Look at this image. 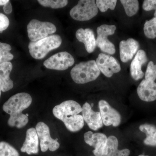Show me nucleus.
Listing matches in <instances>:
<instances>
[{
  "mask_svg": "<svg viewBox=\"0 0 156 156\" xmlns=\"http://www.w3.org/2000/svg\"><path fill=\"white\" fill-rule=\"evenodd\" d=\"M84 140L87 144L95 147L93 151L95 156H105L108 153V137L102 133H93L88 131L84 135Z\"/></svg>",
  "mask_w": 156,
  "mask_h": 156,
  "instance_id": "nucleus-10",
  "label": "nucleus"
},
{
  "mask_svg": "<svg viewBox=\"0 0 156 156\" xmlns=\"http://www.w3.org/2000/svg\"><path fill=\"white\" fill-rule=\"evenodd\" d=\"M82 116L84 121L90 129L96 131L103 126V122L99 112L94 111L89 103L86 102L82 107Z\"/></svg>",
  "mask_w": 156,
  "mask_h": 156,
  "instance_id": "nucleus-13",
  "label": "nucleus"
},
{
  "mask_svg": "<svg viewBox=\"0 0 156 156\" xmlns=\"http://www.w3.org/2000/svg\"><path fill=\"white\" fill-rule=\"evenodd\" d=\"M11 47L6 43L0 42V63L7 62L12 60L14 56L10 53Z\"/></svg>",
  "mask_w": 156,
  "mask_h": 156,
  "instance_id": "nucleus-22",
  "label": "nucleus"
},
{
  "mask_svg": "<svg viewBox=\"0 0 156 156\" xmlns=\"http://www.w3.org/2000/svg\"><path fill=\"white\" fill-rule=\"evenodd\" d=\"M140 131L145 133L146 138L144 142L147 145L156 146V127L150 124H144L140 126Z\"/></svg>",
  "mask_w": 156,
  "mask_h": 156,
  "instance_id": "nucleus-20",
  "label": "nucleus"
},
{
  "mask_svg": "<svg viewBox=\"0 0 156 156\" xmlns=\"http://www.w3.org/2000/svg\"><path fill=\"white\" fill-rule=\"evenodd\" d=\"M74 58L67 52H59L51 56L44 62V66L50 69L63 71L72 66Z\"/></svg>",
  "mask_w": 156,
  "mask_h": 156,
  "instance_id": "nucleus-9",
  "label": "nucleus"
},
{
  "mask_svg": "<svg viewBox=\"0 0 156 156\" xmlns=\"http://www.w3.org/2000/svg\"><path fill=\"white\" fill-rule=\"evenodd\" d=\"M144 31V34L148 38L154 39L156 37V17L145 22Z\"/></svg>",
  "mask_w": 156,
  "mask_h": 156,
  "instance_id": "nucleus-23",
  "label": "nucleus"
},
{
  "mask_svg": "<svg viewBox=\"0 0 156 156\" xmlns=\"http://www.w3.org/2000/svg\"><path fill=\"white\" fill-rule=\"evenodd\" d=\"M139 48V43L134 39L129 38L126 41H121L119 44L121 61L126 62L131 60L137 52Z\"/></svg>",
  "mask_w": 156,
  "mask_h": 156,
  "instance_id": "nucleus-14",
  "label": "nucleus"
},
{
  "mask_svg": "<svg viewBox=\"0 0 156 156\" xmlns=\"http://www.w3.org/2000/svg\"><path fill=\"white\" fill-rule=\"evenodd\" d=\"M100 113L103 123L105 126L112 125L117 127L120 125L121 117L119 113L112 108L105 100L99 101Z\"/></svg>",
  "mask_w": 156,
  "mask_h": 156,
  "instance_id": "nucleus-12",
  "label": "nucleus"
},
{
  "mask_svg": "<svg viewBox=\"0 0 156 156\" xmlns=\"http://www.w3.org/2000/svg\"><path fill=\"white\" fill-rule=\"evenodd\" d=\"M130 151L128 149H124L122 150H118L116 153L115 156H129Z\"/></svg>",
  "mask_w": 156,
  "mask_h": 156,
  "instance_id": "nucleus-31",
  "label": "nucleus"
},
{
  "mask_svg": "<svg viewBox=\"0 0 156 156\" xmlns=\"http://www.w3.org/2000/svg\"><path fill=\"white\" fill-rule=\"evenodd\" d=\"M143 9L146 11L156 9V0H146L143 4Z\"/></svg>",
  "mask_w": 156,
  "mask_h": 156,
  "instance_id": "nucleus-30",
  "label": "nucleus"
},
{
  "mask_svg": "<svg viewBox=\"0 0 156 156\" xmlns=\"http://www.w3.org/2000/svg\"><path fill=\"white\" fill-rule=\"evenodd\" d=\"M145 80L154 82L156 79V65L150 61L147 65L145 74Z\"/></svg>",
  "mask_w": 156,
  "mask_h": 156,
  "instance_id": "nucleus-28",
  "label": "nucleus"
},
{
  "mask_svg": "<svg viewBox=\"0 0 156 156\" xmlns=\"http://www.w3.org/2000/svg\"><path fill=\"white\" fill-rule=\"evenodd\" d=\"M98 13V8L94 0H81L69 12L73 19L81 21L90 20Z\"/></svg>",
  "mask_w": 156,
  "mask_h": 156,
  "instance_id": "nucleus-5",
  "label": "nucleus"
},
{
  "mask_svg": "<svg viewBox=\"0 0 156 156\" xmlns=\"http://www.w3.org/2000/svg\"><path fill=\"white\" fill-rule=\"evenodd\" d=\"M29 38L31 42H35L55 33L56 26L52 23L43 22L33 19L27 26Z\"/></svg>",
  "mask_w": 156,
  "mask_h": 156,
  "instance_id": "nucleus-6",
  "label": "nucleus"
},
{
  "mask_svg": "<svg viewBox=\"0 0 156 156\" xmlns=\"http://www.w3.org/2000/svg\"><path fill=\"white\" fill-rule=\"evenodd\" d=\"M0 156H20L18 151L5 141L0 142Z\"/></svg>",
  "mask_w": 156,
  "mask_h": 156,
  "instance_id": "nucleus-24",
  "label": "nucleus"
},
{
  "mask_svg": "<svg viewBox=\"0 0 156 156\" xmlns=\"http://www.w3.org/2000/svg\"><path fill=\"white\" fill-rule=\"evenodd\" d=\"M146 53L144 50H138L131 64V77L135 80H138L143 77L144 73L141 69V67L147 62Z\"/></svg>",
  "mask_w": 156,
  "mask_h": 156,
  "instance_id": "nucleus-17",
  "label": "nucleus"
},
{
  "mask_svg": "<svg viewBox=\"0 0 156 156\" xmlns=\"http://www.w3.org/2000/svg\"><path fill=\"white\" fill-rule=\"evenodd\" d=\"M124 7L126 14L129 17L135 15L139 10V2L137 0L120 1Z\"/></svg>",
  "mask_w": 156,
  "mask_h": 156,
  "instance_id": "nucleus-21",
  "label": "nucleus"
},
{
  "mask_svg": "<svg viewBox=\"0 0 156 156\" xmlns=\"http://www.w3.org/2000/svg\"><path fill=\"white\" fill-rule=\"evenodd\" d=\"M116 29L115 26L103 24L98 27L96 45L102 52L108 54H115L116 50L114 44L107 38L109 35L114 34Z\"/></svg>",
  "mask_w": 156,
  "mask_h": 156,
  "instance_id": "nucleus-7",
  "label": "nucleus"
},
{
  "mask_svg": "<svg viewBox=\"0 0 156 156\" xmlns=\"http://www.w3.org/2000/svg\"><path fill=\"white\" fill-rule=\"evenodd\" d=\"M116 0H97L95 2L98 8L101 12H105L108 9L114 10L116 5Z\"/></svg>",
  "mask_w": 156,
  "mask_h": 156,
  "instance_id": "nucleus-26",
  "label": "nucleus"
},
{
  "mask_svg": "<svg viewBox=\"0 0 156 156\" xmlns=\"http://www.w3.org/2000/svg\"><path fill=\"white\" fill-rule=\"evenodd\" d=\"M26 115L28 117L29 116V115L28 114H26Z\"/></svg>",
  "mask_w": 156,
  "mask_h": 156,
  "instance_id": "nucleus-37",
  "label": "nucleus"
},
{
  "mask_svg": "<svg viewBox=\"0 0 156 156\" xmlns=\"http://www.w3.org/2000/svg\"><path fill=\"white\" fill-rule=\"evenodd\" d=\"M9 2V0H0V6H4Z\"/></svg>",
  "mask_w": 156,
  "mask_h": 156,
  "instance_id": "nucleus-33",
  "label": "nucleus"
},
{
  "mask_svg": "<svg viewBox=\"0 0 156 156\" xmlns=\"http://www.w3.org/2000/svg\"><path fill=\"white\" fill-rule=\"evenodd\" d=\"M10 21L8 17L2 13H0V32L5 30L9 27Z\"/></svg>",
  "mask_w": 156,
  "mask_h": 156,
  "instance_id": "nucleus-29",
  "label": "nucleus"
},
{
  "mask_svg": "<svg viewBox=\"0 0 156 156\" xmlns=\"http://www.w3.org/2000/svg\"><path fill=\"white\" fill-rule=\"evenodd\" d=\"M100 72L96 62L92 60L76 65L71 71L70 74L76 83L85 84L96 80Z\"/></svg>",
  "mask_w": 156,
  "mask_h": 156,
  "instance_id": "nucleus-3",
  "label": "nucleus"
},
{
  "mask_svg": "<svg viewBox=\"0 0 156 156\" xmlns=\"http://www.w3.org/2000/svg\"><path fill=\"white\" fill-rule=\"evenodd\" d=\"M12 68L10 62L0 63V87L3 92L9 91L14 87V83L10 77Z\"/></svg>",
  "mask_w": 156,
  "mask_h": 156,
  "instance_id": "nucleus-19",
  "label": "nucleus"
},
{
  "mask_svg": "<svg viewBox=\"0 0 156 156\" xmlns=\"http://www.w3.org/2000/svg\"><path fill=\"white\" fill-rule=\"evenodd\" d=\"M3 9L6 14H11L12 11V6L11 3L10 2L7 3L4 6Z\"/></svg>",
  "mask_w": 156,
  "mask_h": 156,
  "instance_id": "nucleus-32",
  "label": "nucleus"
},
{
  "mask_svg": "<svg viewBox=\"0 0 156 156\" xmlns=\"http://www.w3.org/2000/svg\"><path fill=\"white\" fill-rule=\"evenodd\" d=\"M107 145L108 153L105 156H115L119 147V141L116 137L114 136H111L108 137Z\"/></svg>",
  "mask_w": 156,
  "mask_h": 156,
  "instance_id": "nucleus-27",
  "label": "nucleus"
},
{
  "mask_svg": "<svg viewBox=\"0 0 156 156\" xmlns=\"http://www.w3.org/2000/svg\"><path fill=\"white\" fill-rule=\"evenodd\" d=\"M62 42L61 37L57 34L49 36L37 41H31L28 45L30 53L35 59H42L51 50L59 47Z\"/></svg>",
  "mask_w": 156,
  "mask_h": 156,
  "instance_id": "nucleus-4",
  "label": "nucleus"
},
{
  "mask_svg": "<svg viewBox=\"0 0 156 156\" xmlns=\"http://www.w3.org/2000/svg\"><path fill=\"white\" fill-rule=\"evenodd\" d=\"M2 89H1V87H0V98H1V94H2Z\"/></svg>",
  "mask_w": 156,
  "mask_h": 156,
  "instance_id": "nucleus-34",
  "label": "nucleus"
},
{
  "mask_svg": "<svg viewBox=\"0 0 156 156\" xmlns=\"http://www.w3.org/2000/svg\"><path fill=\"white\" fill-rule=\"evenodd\" d=\"M32 99L28 93L20 92L9 98L3 106L4 112L10 115L8 125L11 127L21 128L28 123V117L23 113L31 104Z\"/></svg>",
  "mask_w": 156,
  "mask_h": 156,
  "instance_id": "nucleus-1",
  "label": "nucleus"
},
{
  "mask_svg": "<svg viewBox=\"0 0 156 156\" xmlns=\"http://www.w3.org/2000/svg\"><path fill=\"white\" fill-rule=\"evenodd\" d=\"M138 156H145L144 155H140Z\"/></svg>",
  "mask_w": 156,
  "mask_h": 156,
  "instance_id": "nucleus-36",
  "label": "nucleus"
},
{
  "mask_svg": "<svg viewBox=\"0 0 156 156\" xmlns=\"http://www.w3.org/2000/svg\"><path fill=\"white\" fill-rule=\"evenodd\" d=\"M83 108L76 101L67 100L54 107L53 109L54 116L64 123L68 130L76 132L83 128L84 125L82 115Z\"/></svg>",
  "mask_w": 156,
  "mask_h": 156,
  "instance_id": "nucleus-2",
  "label": "nucleus"
},
{
  "mask_svg": "<svg viewBox=\"0 0 156 156\" xmlns=\"http://www.w3.org/2000/svg\"><path fill=\"white\" fill-rule=\"evenodd\" d=\"M37 134L40 141L41 150L43 152L48 149L50 151H55L60 146L58 139L54 140L50 136V130L48 125L43 122L38 123L36 126Z\"/></svg>",
  "mask_w": 156,
  "mask_h": 156,
  "instance_id": "nucleus-8",
  "label": "nucleus"
},
{
  "mask_svg": "<svg viewBox=\"0 0 156 156\" xmlns=\"http://www.w3.org/2000/svg\"><path fill=\"white\" fill-rule=\"evenodd\" d=\"M20 150L29 155L38 153L39 138L35 128H30L27 131L25 141Z\"/></svg>",
  "mask_w": 156,
  "mask_h": 156,
  "instance_id": "nucleus-15",
  "label": "nucleus"
},
{
  "mask_svg": "<svg viewBox=\"0 0 156 156\" xmlns=\"http://www.w3.org/2000/svg\"><path fill=\"white\" fill-rule=\"evenodd\" d=\"M95 62L99 70L107 77H111L114 74L121 71V66L119 62L110 55L101 53Z\"/></svg>",
  "mask_w": 156,
  "mask_h": 156,
  "instance_id": "nucleus-11",
  "label": "nucleus"
},
{
  "mask_svg": "<svg viewBox=\"0 0 156 156\" xmlns=\"http://www.w3.org/2000/svg\"><path fill=\"white\" fill-rule=\"evenodd\" d=\"M39 4L45 7H50L53 9L62 8L67 5V0H38Z\"/></svg>",
  "mask_w": 156,
  "mask_h": 156,
  "instance_id": "nucleus-25",
  "label": "nucleus"
},
{
  "mask_svg": "<svg viewBox=\"0 0 156 156\" xmlns=\"http://www.w3.org/2000/svg\"><path fill=\"white\" fill-rule=\"evenodd\" d=\"M155 11V13L154 14V16L155 17H156V9Z\"/></svg>",
  "mask_w": 156,
  "mask_h": 156,
  "instance_id": "nucleus-35",
  "label": "nucleus"
},
{
  "mask_svg": "<svg viewBox=\"0 0 156 156\" xmlns=\"http://www.w3.org/2000/svg\"><path fill=\"white\" fill-rule=\"evenodd\" d=\"M137 93L141 100L151 102L156 100V83L143 80L137 87Z\"/></svg>",
  "mask_w": 156,
  "mask_h": 156,
  "instance_id": "nucleus-16",
  "label": "nucleus"
},
{
  "mask_svg": "<svg viewBox=\"0 0 156 156\" xmlns=\"http://www.w3.org/2000/svg\"><path fill=\"white\" fill-rule=\"evenodd\" d=\"M76 37L79 41L83 43L89 53H92L96 47V41L94 32L89 28H80L76 33Z\"/></svg>",
  "mask_w": 156,
  "mask_h": 156,
  "instance_id": "nucleus-18",
  "label": "nucleus"
}]
</instances>
